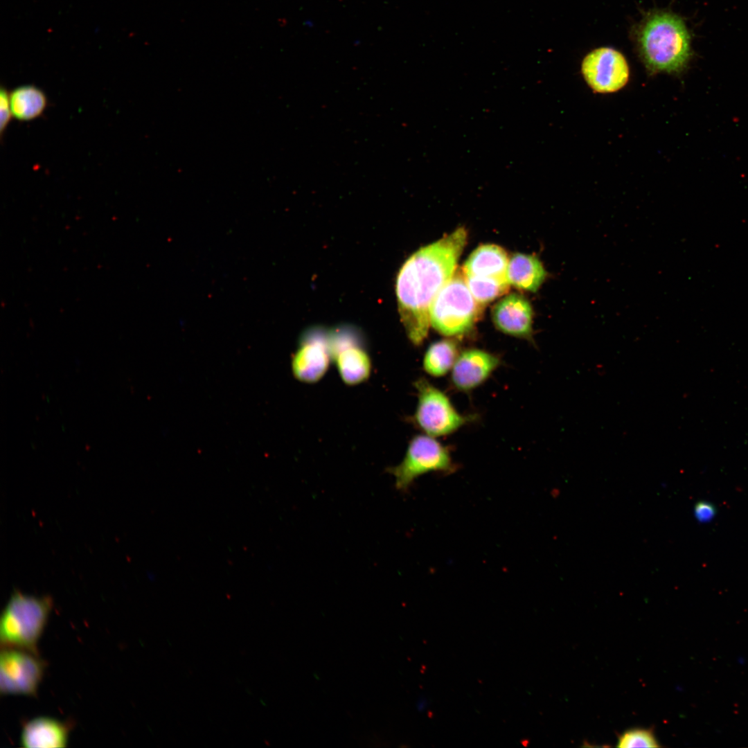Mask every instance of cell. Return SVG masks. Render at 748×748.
Segmentation results:
<instances>
[{
    "mask_svg": "<svg viewBox=\"0 0 748 748\" xmlns=\"http://www.w3.org/2000/svg\"><path fill=\"white\" fill-rule=\"evenodd\" d=\"M467 239V231L459 227L413 253L398 273L399 314L409 339L416 346L428 335L431 303L455 272Z\"/></svg>",
    "mask_w": 748,
    "mask_h": 748,
    "instance_id": "cell-1",
    "label": "cell"
},
{
    "mask_svg": "<svg viewBox=\"0 0 748 748\" xmlns=\"http://www.w3.org/2000/svg\"><path fill=\"white\" fill-rule=\"evenodd\" d=\"M643 62L652 73H679L691 56V37L683 20L668 12L652 15L639 35Z\"/></svg>",
    "mask_w": 748,
    "mask_h": 748,
    "instance_id": "cell-2",
    "label": "cell"
},
{
    "mask_svg": "<svg viewBox=\"0 0 748 748\" xmlns=\"http://www.w3.org/2000/svg\"><path fill=\"white\" fill-rule=\"evenodd\" d=\"M48 596H35L15 591L0 619L1 648H13L38 654L37 644L53 608Z\"/></svg>",
    "mask_w": 748,
    "mask_h": 748,
    "instance_id": "cell-3",
    "label": "cell"
},
{
    "mask_svg": "<svg viewBox=\"0 0 748 748\" xmlns=\"http://www.w3.org/2000/svg\"><path fill=\"white\" fill-rule=\"evenodd\" d=\"M483 307L470 291L462 268H456L431 303L430 326L445 336L466 335L481 317Z\"/></svg>",
    "mask_w": 748,
    "mask_h": 748,
    "instance_id": "cell-4",
    "label": "cell"
},
{
    "mask_svg": "<svg viewBox=\"0 0 748 748\" xmlns=\"http://www.w3.org/2000/svg\"><path fill=\"white\" fill-rule=\"evenodd\" d=\"M456 468L449 448L435 437L422 434L412 437L402 461L386 471L394 477L396 489L405 492L423 474H449Z\"/></svg>",
    "mask_w": 748,
    "mask_h": 748,
    "instance_id": "cell-5",
    "label": "cell"
},
{
    "mask_svg": "<svg viewBox=\"0 0 748 748\" xmlns=\"http://www.w3.org/2000/svg\"><path fill=\"white\" fill-rule=\"evenodd\" d=\"M418 402L412 421L424 434L435 438L450 435L475 420L460 413L442 390L425 377L413 383Z\"/></svg>",
    "mask_w": 748,
    "mask_h": 748,
    "instance_id": "cell-6",
    "label": "cell"
},
{
    "mask_svg": "<svg viewBox=\"0 0 748 748\" xmlns=\"http://www.w3.org/2000/svg\"><path fill=\"white\" fill-rule=\"evenodd\" d=\"M44 661L37 654L18 648H1V693L35 695L44 676Z\"/></svg>",
    "mask_w": 748,
    "mask_h": 748,
    "instance_id": "cell-7",
    "label": "cell"
},
{
    "mask_svg": "<svg viewBox=\"0 0 748 748\" xmlns=\"http://www.w3.org/2000/svg\"><path fill=\"white\" fill-rule=\"evenodd\" d=\"M581 71L588 86L599 93H614L623 88L630 78L626 59L619 51L601 47L583 59Z\"/></svg>",
    "mask_w": 748,
    "mask_h": 748,
    "instance_id": "cell-8",
    "label": "cell"
},
{
    "mask_svg": "<svg viewBox=\"0 0 748 748\" xmlns=\"http://www.w3.org/2000/svg\"><path fill=\"white\" fill-rule=\"evenodd\" d=\"M501 363L499 355L483 349L461 351L450 372L451 384L456 390L469 393L483 384Z\"/></svg>",
    "mask_w": 748,
    "mask_h": 748,
    "instance_id": "cell-9",
    "label": "cell"
},
{
    "mask_svg": "<svg viewBox=\"0 0 748 748\" xmlns=\"http://www.w3.org/2000/svg\"><path fill=\"white\" fill-rule=\"evenodd\" d=\"M332 360L328 337L309 335L301 341L292 359L294 376L300 382L315 383L326 373Z\"/></svg>",
    "mask_w": 748,
    "mask_h": 748,
    "instance_id": "cell-10",
    "label": "cell"
},
{
    "mask_svg": "<svg viewBox=\"0 0 748 748\" xmlns=\"http://www.w3.org/2000/svg\"><path fill=\"white\" fill-rule=\"evenodd\" d=\"M329 341L332 360L346 384L357 385L369 378L372 364L366 350L352 341L344 340L338 335L329 337Z\"/></svg>",
    "mask_w": 748,
    "mask_h": 748,
    "instance_id": "cell-11",
    "label": "cell"
},
{
    "mask_svg": "<svg viewBox=\"0 0 748 748\" xmlns=\"http://www.w3.org/2000/svg\"><path fill=\"white\" fill-rule=\"evenodd\" d=\"M492 316L495 327L501 332L532 339L533 310L524 296L517 293L506 296L495 305Z\"/></svg>",
    "mask_w": 748,
    "mask_h": 748,
    "instance_id": "cell-12",
    "label": "cell"
},
{
    "mask_svg": "<svg viewBox=\"0 0 748 748\" xmlns=\"http://www.w3.org/2000/svg\"><path fill=\"white\" fill-rule=\"evenodd\" d=\"M71 724L66 722L38 717L26 722L20 743L26 748H60L67 745Z\"/></svg>",
    "mask_w": 748,
    "mask_h": 748,
    "instance_id": "cell-13",
    "label": "cell"
},
{
    "mask_svg": "<svg viewBox=\"0 0 748 748\" xmlns=\"http://www.w3.org/2000/svg\"><path fill=\"white\" fill-rule=\"evenodd\" d=\"M508 257L506 251L496 244H482L467 258L461 267L467 276L492 277L507 279Z\"/></svg>",
    "mask_w": 748,
    "mask_h": 748,
    "instance_id": "cell-14",
    "label": "cell"
},
{
    "mask_svg": "<svg viewBox=\"0 0 748 748\" xmlns=\"http://www.w3.org/2000/svg\"><path fill=\"white\" fill-rule=\"evenodd\" d=\"M506 276L510 285L535 292L545 280L547 272L537 256L515 253L509 259Z\"/></svg>",
    "mask_w": 748,
    "mask_h": 748,
    "instance_id": "cell-15",
    "label": "cell"
},
{
    "mask_svg": "<svg viewBox=\"0 0 748 748\" xmlns=\"http://www.w3.org/2000/svg\"><path fill=\"white\" fill-rule=\"evenodd\" d=\"M9 96L12 116L20 121H30L39 118L48 105L45 93L33 84L17 87Z\"/></svg>",
    "mask_w": 748,
    "mask_h": 748,
    "instance_id": "cell-16",
    "label": "cell"
},
{
    "mask_svg": "<svg viewBox=\"0 0 748 748\" xmlns=\"http://www.w3.org/2000/svg\"><path fill=\"white\" fill-rule=\"evenodd\" d=\"M457 343L444 339L431 343L422 358V368L426 373L434 377L445 376L451 372L460 353Z\"/></svg>",
    "mask_w": 748,
    "mask_h": 748,
    "instance_id": "cell-17",
    "label": "cell"
},
{
    "mask_svg": "<svg viewBox=\"0 0 748 748\" xmlns=\"http://www.w3.org/2000/svg\"><path fill=\"white\" fill-rule=\"evenodd\" d=\"M465 279L473 297L483 306L506 294L510 285L506 279L492 277L465 276Z\"/></svg>",
    "mask_w": 748,
    "mask_h": 748,
    "instance_id": "cell-18",
    "label": "cell"
},
{
    "mask_svg": "<svg viewBox=\"0 0 748 748\" xmlns=\"http://www.w3.org/2000/svg\"><path fill=\"white\" fill-rule=\"evenodd\" d=\"M654 732L648 729H632L623 733L618 739V747H659Z\"/></svg>",
    "mask_w": 748,
    "mask_h": 748,
    "instance_id": "cell-19",
    "label": "cell"
},
{
    "mask_svg": "<svg viewBox=\"0 0 748 748\" xmlns=\"http://www.w3.org/2000/svg\"><path fill=\"white\" fill-rule=\"evenodd\" d=\"M8 90L1 87L0 90V111H1V119H0V134L2 138L4 132L8 127L12 116L10 96Z\"/></svg>",
    "mask_w": 748,
    "mask_h": 748,
    "instance_id": "cell-20",
    "label": "cell"
},
{
    "mask_svg": "<svg viewBox=\"0 0 748 748\" xmlns=\"http://www.w3.org/2000/svg\"><path fill=\"white\" fill-rule=\"evenodd\" d=\"M694 513L697 519L701 522H709L715 514V507L706 501H699L695 506Z\"/></svg>",
    "mask_w": 748,
    "mask_h": 748,
    "instance_id": "cell-21",
    "label": "cell"
}]
</instances>
